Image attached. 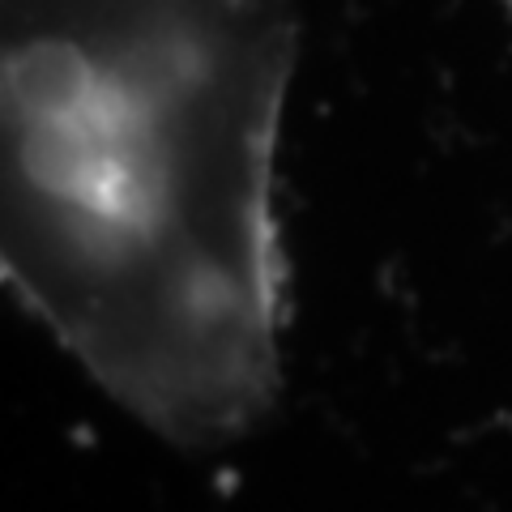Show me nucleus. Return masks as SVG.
Segmentation results:
<instances>
[{"instance_id": "1", "label": "nucleus", "mask_w": 512, "mask_h": 512, "mask_svg": "<svg viewBox=\"0 0 512 512\" xmlns=\"http://www.w3.org/2000/svg\"><path fill=\"white\" fill-rule=\"evenodd\" d=\"M295 56V0H0L5 282L180 448L248 436L282 389Z\"/></svg>"}, {"instance_id": "2", "label": "nucleus", "mask_w": 512, "mask_h": 512, "mask_svg": "<svg viewBox=\"0 0 512 512\" xmlns=\"http://www.w3.org/2000/svg\"><path fill=\"white\" fill-rule=\"evenodd\" d=\"M504 9H508V13H512V0H504Z\"/></svg>"}]
</instances>
